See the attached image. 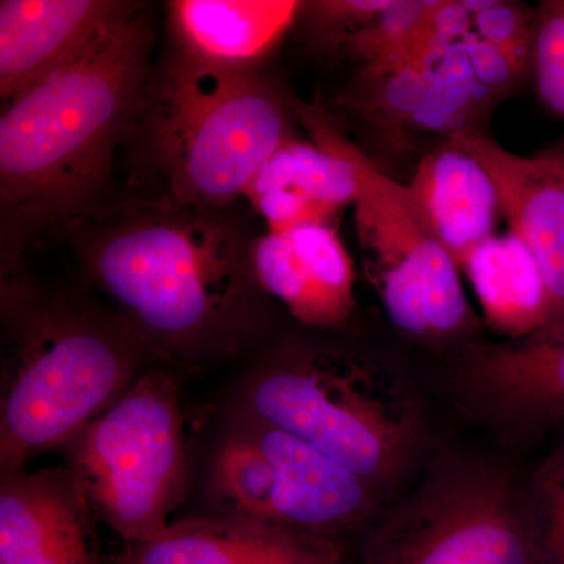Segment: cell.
Returning a JSON list of instances; mask_svg holds the SVG:
<instances>
[{"instance_id":"6da1fadb","label":"cell","mask_w":564,"mask_h":564,"mask_svg":"<svg viewBox=\"0 0 564 564\" xmlns=\"http://www.w3.org/2000/svg\"><path fill=\"white\" fill-rule=\"evenodd\" d=\"M66 236L85 278L152 358L202 366L242 350L261 328L256 237L234 206L107 199Z\"/></svg>"},{"instance_id":"7a4b0ae2","label":"cell","mask_w":564,"mask_h":564,"mask_svg":"<svg viewBox=\"0 0 564 564\" xmlns=\"http://www.w3.org/2000/svg\"><path fill=\"white\" fill-rule=\"evenodd\" d=\"M152 41L137 3L79 57L2 104L0 278L109 199L115 152L147 98Z\"/></svg>"},{"instance_id":"3957f363","label":"cell","mask_w":564,"mask_h":564,"mask_svg":"<svg viewBox=\"0 0 564 564\" xmlns=\"http://www.w3.org/2000/svg\"><path fill=\"white\" fill-rule=\"evenodd\" d=\"M0 475L65 447L147 369V345L113 310L0 278Z\"/></svg>"},{"instance_id":"277c9868","label":"cell","mask_w":564,"mask_h":564,"mask_svg":"<svg viewBox=\"0 0 564 564\" xmlns=\"http://www.w3.org/2000/svg\"><path fill=\"white\" fill-rule=\"evenodd\" d=\"M133 133L151 196L228 207L293 139L291 106L258 68L214 65L176 50L152 73Z\"/></svg>"},{"instance_id":"5b68a950","label":"cell","mask_w":564,"mask_h":564,"mask_svg":"<svg viewBox=\"0 0 564 564\" xmlns=\"http://www.w3.org/2000/svg\"><path fill=\"white\" fill-rule=\"evenodd\" d=\"M236 408L299 437L370 486L397 477L413 451L406 404L340 352L276 356L248 378Z\"/></svg>"},{"instance_id":"8992f818","label":"cell","mask_w":564,"mask_h":564,"mask_svg":"<svg viewBox=\"0 0 564 564\" xmlns=\"http://www.w3.org/2000/svg\"><path fill=\"white\" fill-rule=\"evenodd\" d=\"M63 448L98 519L128 545L151 541L172 524L187 488L176 378L144 369Z\"/></svg>"},{"instance_id":"52a82bcc","label":"cell","mask_w":564,"mask_h":564,"mask_svg":"<svg viewBox=\"0 0 564 564\" xmlns=\"http://www.w3.org/2000/svg\"><path fill=\"white\" fill-rule=\"evenodd\" d=\"M295 118L311 141L344 152L358 170L356 236L367 278L393 325L414 337H445L466 328L470 310L462 270L423 225L406 184L381 172L321 106L300 104Z\"/></svg>"},{"instance_id":"ba28073f","label":"cell","mask_w":564,"mask_h":564,"mask_svg":"<svg viewBox=\"0 0 564 564\" xmlns=\"http://www.w3.org/2000/svg\"><path fill=\"white\" fill-rule=\"evenodd\" d=\"M207 496L212 513L326 538L372 510L369 484L237 408L212 454Z\"/></svg>"},{"instance_id":"9c48e42d","label":"cell","mask_w":564,"mask_h":564,"mask_svg":"<svg viewBox=\"0 0 564 564\" xmlns=\"http://www.w3.org/2000/svg\"><path fill=\"white\" fill-rule=\"evenodd\" d=\"M359 564H543L529 497L484 467H454L403 503Z\"/></svg>"},{"instance_id":"30bf717a","label":"cell","mask_w":564,"mask_h":564,"mask_svg":"<svg viewBox=\"0 0 564 564\" xmlns=\"http://www.w3.org/2000/svg\"><path fill=\"white\" fill-rule=\"evenodd\" d=\"M494 101L475 79L462 40L433 35L413 61L362 69L356 87L345 96L351 109L380 124L444 133L447 140L478 131L477 122Z\"/></svg>"},{"instance_id":"8fae6325","label":"cell","mask_w":564,"mask_h":564,"mask_svg":"<svg viewBox=\"0 0 564 564\" xmlns=\"http://www.w3.org/2000/svg\"><path fill=\"white\" fill-rule=\"evenodd\" d=\"M448 143L473 154L491 174L499 191L503 218L521 237L540 269L547 300L543 332L533 343H556L564 337V192L540 158L505 150L480 131L452 137Z\"/></svg>"},{"instance_id":"7c38bea8","label":"cell","mask_w":564,"mask_h":564,"mask_svg":"<svg viewBox=\"0 0 564 564\" xmlns=\"http://www.w3.org/2000/svg\"><path fill=\"white\" fill-rule=\"evenodd\" d=\"M95 518L66 466L2 475L0 564H101Z\"/></svg>"},{"instance_id":"4fadbf2b","label":"cell","mask_w":564,"mask_h":564,"mask_svg":"<svg viewBox=\"0 0 564 564\" xmlns=\"http://www.w3.org/2000/svg\"><path fill=\"white\" fill-rule=\"evenodd\" d=\"M252 265L267 295L293 318L334 328L355 310V269L334 225H302L256 237Z\"/></svg>"},{"instance_id":"5bb4252c","label":"cell","mask_w":564,"mask_h":564,"mask_svg":"<svg viewBox=\"0 0 564 564\" xmlns=\"http://www.w3.org/2000/svg\"><path fill=\"white\" fill-rule=\"evenodd\" d=\"M135 6L121 0H2V104L79 57Z\"/></svg>"},{"instance_id":"9a60e30c","label":"cell","mask_w":564,"mask_h":564,"mask_svg":"<svg viewBox=\"0 0 564 564\" xmlns=\"http://www.w3.org/2000/svg\"><path fill=\"white\" fill-rule=\"evenodd\" d=\"M120 564H355L334 538L215 514L173 522L128 545Z\"/></svg>"},{"instance_id":"2e32d148","label":"cell","mask_w":564,"mask_h":564,"mask_svg":"<svg viewBox=\"0 0 564 564\" xmlns=\"http://www.w3.org/2000/svg\"><path fill=\"white\" fill-rule=\"evenodd\" d=\"M355 163L329 144L293 139L274 152L243 198L267 223V231L302 225H334L359 196Z\"/></svg>"},{"instance_id":"e0dca14e","label":"cell","mask_w":564,"mask_h":564,"mask_svg":"<svg viewBox=\"0 0 564 564\" xmlns=\"http://www.w3.org/2000/svg\"><path fill=\"white\" fill-rule=\"evenodd\" d=\"M406 188L423 225L459 270L475 248L496 236L503 217L491 174L448 141L419 162Z\"/></svg>"},{"instance_id":"ac0fdd59","label":"cell","mask_w":564,"mask_h":564,"mask_svg":"<svg viewBox=\"0 0 564 564\" xmlns=\"http://www.w3.org/2000/svg\"><path fill=\"white\" fill-rule=\"evenodd\" d=\"M466 378L499 422L530 432L564 422V337L485 348L467 364Z\"/></svg>"},{"instance_id":"d6986e66","label":"cell","mask_w":564,"mask_h":564,"mask_svg":"<svg viewBox=\"0 0 564 564\" xmlns=\"http://www.w3.org/2000/svg\"><path fill=\"white\" fill-rule=\"evenodd\" d=\"M293 0H176L169 3L184 54L214 65L258 68L302 13Z\"/></svg>"},{"instance_id":"ffe728a7","label":"cell","mask_w":564,"mask_h":564,"mask_svg":"<svg viewBox=\"0 0 564 564\" xmlns=\"http://www.w3.org/2000/svg\"><path fill=\"white\" fill-rule=\"evenodd\" d=\"M462 272L473 285L494 332L530 339L543 332L547 300L532 252L513 231L494 236L470 252Z\"/></svg>"},{"instance_id":"44dd1931","label":"cell","mask_w":564,"mask_h":564,"mask_svg":"<svg viewBox=\"0 0 564 564\" xmlns=\"http://www.w3.org/2000/svg\"><path fill=\"white\" fill-rule=\"evenodd\" d=\"M430 6L421 0H391L383 13L348 33L329 52L355 58L362 69L411 61L429 35Z\"/></svg>"},{"instance_id":"7402d4cb","label":"cell","mask_w":564,"mask_h":564,"mask_svg":"<svg viewBox=\"0 0 564 564\" xmlns=\"http://www.w3.org/2000/svg\"><path fill=\"white\" fill-rule=\"evenodd\" d=\"M463 3L473 14L474 32L503 51L522 74L532 73L536 10L502 0Z\"/></svg>"},{"instance_id":"603a6c76","label":"cell","mask_w":564,"mask_h":564,"mask_svg":"<svg viewBox=\"0 0 564 564\" xmlns=\"http://www.w3.org/2000/svg\"><path fill=\"white\" fill-rule=\"evenodd\" d=\"M529 497L543 564H564V443L533 475Z\"/></svg>"},{"instance_id":"cb8c5ba5","label":"cell","mask_w":564,"mask_h":564,"mask_svg":"<svg viewBox=\"0 0 564 564\" xmlns=\"http://www.w3.org/2000/svg\"><path fill=\"white\" fill-rule=\"evenodd\" d=\"M532 74L541 101L564 121V0L536 9Z\"/></svg>"},{"instance_id":"d4e9b609","label":"cell","mask_w":564,"mask_h":564,"mask_svg":"<svg viewBox=\"0 0 564 564\" xmlns=\"http://www.w3.org/2000/svg\"><path fill=\"white\" fill-rule=\"evenodd\" d=\"M462 43L475 79L480 82L494 98L507 95L516 82H521L525 76L516 68L514 63L503 51L480 39L474 31L467 33Z\"/></svg>"},{"instance_id":"484cf974","label":"cell","mask_w":564,"mask_h":564,"mask_svg":"<svg viewBox=\"0 0 564 564\" xmlns=\"http://www.w3.org/2000/svg\"><path fill=\"white\" fill-rule=\"evenodd\" d=\"M429 22L430 33L441 40L458 41L474 31L473 14L463 2H432Z\"/></svg>"},{"instance_id":"4316f807","label":"cell","mask_w":564,"mask_h":564,"mask_svg":"<svg viewBox=\"0 0 564 564\" xmlns=\"http://www.w3.org/2000/svg\"><path fill=\"white\" fill-rule=\"evenodd\" d=\"M538 158L543 162L545 170L555 177L564 192V148H554V150L545 151Z\"/></svg>"}]
</instances>
